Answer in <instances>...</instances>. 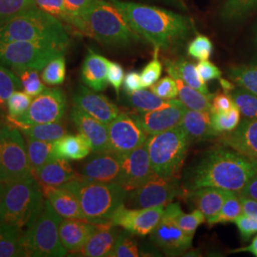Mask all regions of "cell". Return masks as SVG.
<instances>
[{
  "instance_id": "2e32d148",
  "label": "cell",
  "mask_w": 257,
  "mask_h": 257,
  "mask_svg": "<svg viewBox=\"0 0 257 257\" xmlns=\"http://www.w3.org/2000/svg\"><path fill=\"white\" fill-rule=\"evenodd\" d=\"M156 174L151 166L146 142L127 155L121 156V168L116 183L130 193Z\"/></svg>"
},
{
  "instance_id": "83f0119b",
  "label": "cell",
  "mask_w": 257,
  "mask_h": 257,
  "mask_svg": "<svg viewBox=\"0 0 257 257\" xmlns=\"http://www.w3.org/2000/svg\"><path fill=\"white\" fill-rule=\"evenodd\" d=\"M233 192L215 187H205L190 191L189 196L196 209L202 211L206 220H210L220 211L226 199Z\"/></svg>"
},
{
  "instance_id": "7c38bea8",
  "label": "cell",
  "mask_w": 257,
  "mask_h": 257,
  "mask_svg": "<svg viewBox=\"0 0 257 257\" xmlns=\"http://www.w3.org/2000/svg\"><path fill=\"white\" fill-rule=\"evenodd\" d=\"M67 108L65 93L61 89H45L32 101L27 111L19 117L7 116L12 126L18 124L35 125L58 122L63 118Z\"/></svg>"
},
{
  "instance_id": "44dd1931",
  "label": "cell",
  "mask_w": 257,
  "mask_h": 257,
  "mask_svg": "<svg viewBox=\"0 0 257 257\" xmlns=\"http://www.w3.org/2000/svg\"><path fill=\"white\" fill-rule=\"evenodd\" d=\"M219 137L223 146L257 161V119L245 118L233 131Z\"/></svg>"
},
{
  "instance_id": "7bdbcfd3",
  "label": "cell",
  "mask_w": 257,
  "mask_h": 257,
  "mask_svg": "<svg viewBox=\"0 0 257 257\" xmlns=\"http://www.w3.org/2000/svg\"><path fill=\"white\" fill-rule=\"evenodd\" d=\"M66 78V59L60 55L51 60L43 69L41 74L42 81L49 86H58L64 82Z\"/></svg>"
},
{
  "instance_id": "681fc988",
  "label": "cell",
  "mask_w": 257,
  "mask_h": 257,
  "mask_svg": "<svg viewBox=\"0 0 257 257\" xmlns=\"http://www.w3.org/2000/svg\"><path fill=\"white\" fill-rule=\"evenodd\" d=\"M33 96L25 92L16 91L7 101V107L9 110V116L19 117L27 111L33 101Z\"/></svg>"
},
{
  "instance_id": "836d02e7",
  "label": "cell",
  "mask_w": 257,
  "mask_h": 257,
  "mask_svg": "<svg viewBox=\"0 0 257 257\" xmlns=\"http://www.w3.org/2000/svg\"><path fill=\"white\" fill-rule=\"evenodd\" d=\"M19 128L22 135L26 138H33L47 142H55L67 135V128L60 121L47 124L24 125L18 124L14 126Z\"/></svg>"
},
{
  "instance_id": "e575fe53",
  "label": "cell",
  "mask_w": 257,
  "mask_h": 257,
  "mask_svg": "<svg viewBox=\"0 0 257 257\" xmlns=\"http://www.w3.org/2000/svg\"><path fill=\"white\" fill-rule=\"evenodd\" d=\"M127 95L128 103L138 111H151L182 104L179 99H164L145 89L127 93Z\"/></svg>"
},
{
  "instance_id": "db71d44e",
  "label": "cell",
  "mask_w": 257,
  "mask_h": 257,
  "mask_svg": "<svg viewBox=\"0 0 257 257\" xmlns=\"http://www.w3.org/2000/svg\"><path fill=\"white\" fill-rule=\"evenodd\" d=\"M124 77L125 74L123 67L117 62L110 61L108 68V82L114 89L117 95H119L120 89L124 81Z\"/></svg>"
},
{
  "instance_id": "6125c7cd",
  "label": "cell",
  "mask_w": 257,
  "mask_h": 257,
  "mask_svg": "<svg viewBox=\"0 0 257 257\" xmlns=\"http://www.w3.org/2000/svg\"><path fill=\"white\" fill-rule=\"evenodd\" d=\"M242 251L250 252V253H252L254 256L257 257V235L253 238V240L251 241V243H250L248 246H247V247L236 248V249H232V250H231V252H242Z\"/></svg>"
},
{
  "instance_id": "484cf974",
  "label": "cell",
  "mask_w": 257,
  "mask_h": 257,
  "mask_svg": "<svg viewBox=\"0 0 257 257\" xmlns=\"http://www.w3.org/2000/svg\"><path fill=\"white\" fill-rule=\"evenodd\" d=\"M179 125L186 132L191 143L219 137L211 126L210 111L187 109Z\"/></svg>"
},
{
  "instance_id": "003e7915",
  "label": "cell",
  "mask_w": 257,
  "mask_h": 257,
  "mask_svg": "<svg viewBox=\"0 0 257 257\" xmlns=\"http://www.w3.org/2000/svg\"><path fill=\"white\" fill-rule=\"evenodd\" d=\"M253 44H254V59H253V64L257 65V25L255 28V33H254V39H253Z\"/></svg>"
},
{
  "instance_id": "f5cc1de1",
  "label": "cell",
  "mask_w": 257,
  "mask_h": 257,
  "mask_svg": "<svg viewBox=\"0 0 257 257\" xmlns=\"http://www.w3.org/2000/svg\"><path fill=\"white\" fill-rule=\"evenodd\" d=\"M233 223L238 228L240 235L244 241H247L257 233V218L242 213L238 218L233 221Z\"/></svg>"
},
{
  "instance_id": "6f0895ef",
  "label": "cell",
  "mask_w": 257,
  "mask_h": 257,
  "mask_svg": "<svg viewBox=\"0 0 257 257\" xmlns=\"http://www.w3.org/2000/svg\"><path fill=\"white\" fill-rule=\"evenodd\" d=\"M95 0H65L67 9L72 15L78 18H82L83 15L87 12Z\"/></svg>"
},
{
  "instance_id": "816d5d0a",
  "label": "cell",
  "mask_w": 257,
  "mask_h": 257,
  "mask_svg": "<svg viewBox=\"0 0 257 257\" xmlns=\"http://www.w3.org/2000/svg\"><path fill=\"white\" fill-rule=\"evenodd\" d=\"M151 91L164 99H175L178 96V88L172 76H166L151 87Z\"/></svg>"
},
{
  "instance_id": "5bb4252c",
  "label": "cell",
  "mask_w": 257,
  "mask_h": 257,
  "mask_svg": "<svg viewBox=\"0 0 257 257\" xmlns=\"http://www.w3.org/2000/svg\"><path fill=\"white\" fill-rule=\"evenodd\" d=\"M110 151L125 156L147 142L146 133L138 125L130 112L121 111L119 115L108 124Z\"/></svg>"
},
{
  "instance_id": "ab89813d",
  "label": "cell",
  "mask_w": 257,
  "mask_h": 257,
  "mask_svg": "<svg viewBox=\"0 0 257 257\" xmlns=\"http://www.w3.org/2000/svg\"><path fill=\"white\" fill-rule=\"evenodd\" d=\"M240 116L241 112L234 105L227 111L211 113V126L219 136L222 134L230 133L238 126Z\"/></svg>"
},
{
  "instance_id": "f907efd6",
  "label": "cell",
  "mask_w": 257,
  "mask_h": 257,
  "mask_svg": "<svg viewBox=\"0 0 257 257\" xmlns=\"http://www.w3.org/2000/svg\"><path fill=\"white\" fill-rule=\"evenodd\" d=\"M157 53L158 50H156L155 58L144 67L140 74L143 89L151 88L154 84H156L159 80L162 74V64L157 58Z\"/></svg>"
},
{
  "instance_id": "bcb514c9",
  "label": "cell",
  "mask_w": 257,
  "mask_h": 257,
  "mask_svg": "<svg viewBox=\"0 0 257 257\" xmlns=\"http://www.w3.org/2000/svg\"><path fill=\"white\" fill-rule=\"evenodd\" d=\"M187 52L188 55L197 60H209L213 52V44L209 37L197 35L188 45Z\"/></svg>"
},
{
  "instance_id": "603a6c76",
  "label": "cell",
  "mask_w": 257,
  "mask_h": 257,
  "mask_svg": "<svg viewBox=\"0 0 257 257\" xmlns=\"http://www.w3.org/2000/svg\"><path fill=\"white\" fill-rule=\"evenodd\" d=\"M118 228L119 227L112 225L110 221L95 224V230L80 251L83 256H110L115 241L119 235Z\"/></svg>"
},
{
  "instance_id": "4fadbf2b",
  "label": "cell",
  "mask_w": 257,
  "mask_h": 257,
  "mask_svg": "<svg viewBox=\"0 0 257 257\" xmlns=\"http://www.w3.org/2000/svg\"><path fill=\"white\" fill-rule=\"evenodd\" d=\"M182 211L178 202L166 206L163 215L156 229L151 232V239L157 247L169 255L180 254L191 248L193 235L181 230L175 217Z\"/></svg>"
},
{
  "instance_id": "277c9868",
  "label": "cell",
  "mask_w": 257,
  "mask_h": 257,
  "mask_svg": "<svg viewBox=\"0 0 257 257\" xmlns=\"http://www.w3.org/2000/svg\"><path fill=\"white\" fill-rule=\"evenodd\" d=\"M82 19L88 28L89 37L105 46L126 48L142 38L111 1L95 0Z\"/></svg>"
},
{
  "instance_id": "7a4b0ae2",
  "label": "cell",
  "mask_w": 257,
  "mask_h": 257,
  "mask_svg": "<svg viewBox=\"0 0 257 257\" xmlns=\"http://www.w3.org/2000/svg\"><path fill=\"white\" fill-rule=\"evenodd\" d=\"M257 174V161L229 147L211 149L187 177L189 191L215 187L239 193Z\"/></svg>"
},
{
  "instance_id": "c3c4849f",
  "label": "cell",
  "mask_w": 257,
  "mask_h": 257,
  "mask_svg": "<svg viewBox=\"0 0 257 257\" xmlns=\"http://www.w3.org/2000/svg\"><path fill=\"white\" fill-rule=\"evenodd\" d=\"M206 221V217L204 216L202 211L198 209L194 210L191 213H185L181 211L176 217L175 222L178 227L186 233L193 235L196 229Z\"/></svg>"
},
{
  "instance_id": "f546056e",
  "label": "cell",
  "mask_w": 257,
  "mask_h": 257,
  "mask_svg": "<svg viewBox=\"0 0 257 257\" xmlns=\"http://www.w3.org/2000/svg\"><path fill=\"white\" fill-rule=\"evenodd\" d=\"M92 152L89 140L83 135L76 136L66 135L56 140L54 146L55 158H63L67 160H81L86 158Z\"/></svg>"
},
{
  "instance_id": "4316f807",
  "label": "cell",
  "mask_w": 257,
  "mask_h": 257,
  "mask_svg": "<svg viewBox=\"0 0 257 257\" xmlns=\"http://www.w3.org/2000/svg\"><path fill=\"white\" fill-rule=\"evenodd\" d=\"M33 175L41 186L49 187H62L64 184L79 176L74 173L69 160L63 158L51 160Z\"/></svg>"
},
{
  "instance_id": "9c48e42d",
  "label": "cell",
  "mask_w": 257,
  "mask_h": 257,
  "mask_svg": "<svg viewBox=\"0 0 257 257\" xmlns=\"http://www.w3.org/2000/svg\"><path fill=\"white\" fill-rule=\"evenodd\" d=\"M32 175L21 132L11 124H0V181L7 183Z\"/></svg>"
},
{
  "instance_id": "e0dca14e",
  "label": "cell",
  "mask_w": 257,
  "mask_h": 257,
  "mask_svg": "<svg viewBox=\"0 0 257 257\" xmlns=\"http://www.w3.org/2000/svg\"><path fill=\"white\" fill-rule=\"evenodd\" d=\"M121 168V156L109 151L94 153L79 168L80 177L91 181L116 183Z\"/></svg>"
},
{
  "instance_id": "52a82bcc",
  "label": "cell",
  "mask_w": 257,
  "mask_h": 257,
  "mask_svg": "<svg viewBox=\"0 0 257 257\" xmlns=\"http://www.w3.org/2000/svg\"><path fill=\"white\" fill-rule=\"evenodd\" d=\"M191 141L180 125L148 138L150 162L157 175L176 178Z\"/></svg>"
},
{
  "instance_id": "9f6ffc18",
  "label": "cell",
  "mask_w": 257,
  "mask_h": 257,
  "mask_svg": "<svg viewBox=\"0 0 257 257\" xmlns=\"http://www.w3.org/2000/svg\"><path fill=\"white\" fill-rule=\"evenodd\" d=\"M234 105L235 104L230 96V92H220L213 96L210 112H224L230 110Z\"/></svg>"
},
{
  "instance_id": "30bf717a",
  "label": "cell",
  "mask_w": 257,
  "mask_h": 257,
  "mask_svg": "<svg viewBox=\"0 0 257 257\" xmlns=\"http://www.w3.org/2000/svg\"><path fill=\"white\" fill-rule=\"evenodd\" d=\"M67 48L49 41H17L0 45V60L13 69L41 71L51 60L64 55Z\"/></svg>"
},
{
  "instance_id": "6da1fadb",
  "label": "cell",
  "mask_w": 257,
  "mask_h": 257,
  "mask_svg": "<svg viewBox=\"0 0 257 257\" xmlns=\"http://www.w3.org/2000/svg\"><path fill=\"white\" fill-rule=\"evenodd\" d=\"M110 1L119 9L134 31L158 51L175 49L193 32L191 19L171 10L132 1Z\"/></svg>"
},
{
  "instance_id": "cb8c5ba5",
  "label": "cell",
  "mask_w": 257,
  "mask_h": 257,
  "mask_svg": "<svg viewBox=\"0 0 257 257\" xmlns=\"http://www.w3.org/2000/svg\"><path fill=\"white\" fill-rule=\"evenodd\" d=\"M110 60L89 50L83 61L81 80L85 86L95 92H102L108 86V68Z\"/></svg>"
},
{
  "instance_id": "f35d334b",
  "label": "cell",
  "mask_w": 257,
  "mask_h": 257,
  "mask_svg": "<svg viewBox=\"0 0 257 257\" xmlns=\"http://www.w3.org/2000/svg\"><path fill=\"white\" fill-rule=\"evenodd\" d=\"M257 9V0H227L221 11V18L226 21L245 19Z\"/></svg>"
},
{
  "instance_id": "11a10c76",
  "label": "cell",
  "mask_w": 257,
  "mask_h": 257,
  "mask_svg": "<svg viewBox=\"0 0 257 257\" xmlns=\"http://www.w3.org/2000/svg\"><path fill=\"white\" fill-rule=\"evenodd\" d=\"M196 70L205 82H209L213 79H219L222 76L219 68L209 60L200 61L196 65Z\"/></svg>"
},
{
  "instance_id": "ac0fdd59",
  "label": "cell",
  "mask_w": 257,
  "mask_h": 257,
  "mask_svg": "<svg viewBox=\"0 0 257 257\" xmlns=\"http://www.w3.org/2000/svg\"><path fill=\"white\" fill-rule=\"evenodd\" d=\"M74 106L84 110L95 119L108 125L121 112L119 108L101 93L87 86H79L73 98Z\"/></svg>"
},
{
  "instance_id": "ee69618b",
  "label": "cell",
  "mask_w": 257,
  "mask_h": 257,
  "mask_svg": "<svg viewBox=\"0 0 257 257\" xmlns=\"http://www.w3.org/2000/svg\"><path fill=\"white\" fill-rule=\"evenodd\" d=\"M22 89V85L18 75L0 65V108L6 107L10 96Z\"/></svg>"
},
{
  "instance_id": "f1b7e54d",
  "label": "cell",
  "mask_w": 257,
  "mask_h": 257,
  "mask_svg": "<svg viewBox=\"0 0 257 257\" xmlns=\"http://www.w3.org/2000/svg\"><path fill=\"white\" fill-rule=\"evenodd\" d=\"M35 6L38 9L64 22L66 27L72 29L78 35L89 37V31L82 18L75 17L67 9L65 0H35Z\"/></svg>"
},
{
  "instance_id": "be15d7a7",
  "label": "cell",
  "mask_w": 257,
  "mask_h": 257,
  "mask_svg": "<svg viewBox=\"0 0 257 257\" xmlns=\"http://www.w3.org/2000/svg\"><path fill=\"white\" fill-rule=\"evenodd\" d=\"M157 1H160V2L167 4V5H170V6H174L178 9H186L183 0H157Z\"/></svg>"
},
{
  "instance_id": "d6a6232c",
  "label": "cell",
  "mask_w": 257,
  "mask_h": 257,
  "mask_svg": "<svg viewBox=\"0 0 257 257\" xmlns=\"http://www.w3.org/2000/svg\"><path fill=\"white\" fill-rule=\"evenodd\" d=\"M171 76L175 79L177 85L179 100L183 103L187 109L206 111L211 110V101L214 96L213 94H206L193 89L175 74H172Z\"/></svg>"
},
{
  "instance_id": "8fae6325",
  "label": "cell",
  "mask_w": 257,
  "mask_h": 257,
  "mask_svg": "<svg viewBox=\"0 0 257 257\" xmlns=\"http://www.w3.org/2000/svg\"><path fill=\"white\" fill-rule=\"evenodd\" d=\"M182 194L183 191L176 178L156 174L145 183L127 193L125 205L134 209L166 207Z\"/></svg>"
},
{
  "instance_id": "9a60e30c",
  "label": "cell",
  "mask_w": 257,
  "mask_h": 257,
  "mask_svg": "<svg viewBox=\"0 0 257 257\" xmlns=\"http://www.w3.org/2000/svg\"><path fill=\"white\" fill-rule=\"evenodd\" d=\"M165 207L134 209L125 203L120 205L113 212L110 222L112 225L122 228L134 235L145 236L151 234L161 219Z\"/></svg>"
},
{
  "instance_id": "d4e9b609",
  "label": "cell",
  "mask_w": 257,
  "mask_h": 257,
  "mask_svg": "<svg viewBox=\"0 0 257 257\" xmlns=\"http://www.w3.org/2000/svg\"><path fill=\"white\" fill-rule=\"evenodd\" d=\"M44 195L62 218L86 219L80 203L74 193L62 187L41 186Z\"/></svg>"
},
{
  "instance_id": "8992f818",
  "label": "cell",
  "mask_w": 257,
  "mask_h": 257,
  "mask_svg": "<svg viewBox=\"0 0 257 257\" xmlns=\"http://www.w3.org/2000/svg\"><path fill=\"white\" fill-rule=\"evenodd\" d=\"M62 188L75 194L86 219L94 224L110 222L113 212L125 203L128 193L117 183L91 181L80 176Z\"/></svg>"
},
{
  "instance_id": "8d00e7d4",
  "label": "cell",
  "mask_w": 257,
  "mask_h": 257,
  "mask_svg": "<svg viewBox=\"0 0 257 257\" xmlns=\"http://www.w3.org/2000/svg\"><path fill=\"white\" fill-rule=\"evenodd\" d=\"M231 81L257 95V65H241L228 71Z\"/></svg>"
},
{
  "instance_id": "f6af8a7d",
  "label": "cell",
  "mask_w": 257,
  "mask_h": 257,
  "mask_svg": "<svg viewBox=\"0 0 257 257\" xmlns=\"http://www.w3.org/2000/svg\"><path fill=\"white\" fill-rule=\"evenodd\" d=\"M110 257H138L140 251L134 234L127 230L121 231L115 241Z\"/></svg>"
},
{
  "instance_id": "b9f144b4",
  "label": "cell",
  "mask_w": 257,
  "mask_h": 257,
  "mask_svg": "<svg viewBox=\"0 0 257 257\" xmlns=\"http://www.w3.org/2000/svg\"><path fill=\"white\" fill-rule=\"evenodd\" d=\"M14 71L21 82L23 91L29 95L36 97L46 89L39 77V71L30 68H17Z\"/></svg>"
},
{
  "instance_id": "60d3db41",
  "label": "cell",
  "mask_w": 257,
  "mask_h": 257,
  "mask_svg": "<svg viewBox=\"0 0 257 257\" xmlns=\"http://www.w3.org/2000/svg\"><path fill=\"white\" fill-rule=\"evenodd\" d=\"M242 214V205L239 193H233L226 199L218 213L208 220L209 225L233 222Z\"/></svg>"
},
{
  "instance_id": "1f68e13d",
  "label": "cell",
  "mask_w": 257,
  "mask_h": 257,
  "mask_svg": "<svg viewBox=\"0 0 257 257\" xmlns=\"http://www.w3.org/2000/svg\"><path fill=\"white\" fill-rule=\"evenodd\" d=\"M22 237L19 228L0 222V257L27 256Z\"/></svg>"
},
{
  "instance_id": "680465c9",
  "label": "cell",
  "mask_w": 257,
  "mask_h": 257,
  "mask_svg": "<svg viewBox=\"0 0 257 257\" xmlns=\"http://www.w3.org/2000/svg\"><path fill=\"white\" fill-rule=\"evenodd\" d=\"M124 89L126 93L138 92L139 90L143 89L140 74L138 72H130L124 77Z\"/></svg>"
},
{
  "instance_id": "4dcf8cb0",
  "label": "cell",
  "mask_w": 257,
  "mask_h": 257,
  "mask_svg": "<svg viewBox=\"0 0 257 257\" xmlns=\"http://www.w3.org/2000/svg\"><path fill=\"white\" fill-rule=\"evenodd\" d=\"M166 69L170 75L175 74L182 81L199 92L209 94L211 93L206 82L200 77L196 70V66L192 62L180 58L176 61H166Z\"/></svg>"
},
{
  "instance_id": "91938a15",
  "label": "cell",
  "mask_w": 257,
  "mask_h": 257,
  "mask_svg": "<svg viewBox=\"0 0 257 257\" xmlns=\"http://www.w3.org/2000/svg\"><path fill=\"white\" fill-rule=\"evenodd\" d=\"M239 196H240V201L242 205V213L257 218L256 200L241 194H239Z\"/></svg>"
},
{
  "instance_id": "7402d4cb",
  "label": "cell",
  "mask_w": 257,
  "mask_h": 257,
  "mask_svg": "<svg viewBox=\"0 0 257 257\" xmlns=\"http://www.w3.org/2000/svg\"><path fill=\"white\" fill-rule=\"evenodd\" d=\"M94 230L95 224L90 221L65 218L59 227L61 243L68 251L80 252Z\"/></svg>"
},
{
  "instance_id": "d590c367",
  "label": "cell",
  "mask_w": 257,
  "mask_h": 257,
  "mask_svg": "<svg viewBox=\"0 0 257 257\" xmlns=\"http://www.w3.org/2000/svg\"><path fill=\"white\" fill-rule=\"evenodd\" d=\"M28 158L32 169V174L38 171L41 167L55 159L54 146L55 142L41 141L33 138H26Z\"/></svg>"
},
{
  "instance_id": "d6986e66",
  "label": "cell",
  "mask_w": 257,
  "mask_h": 257,
  "mask_svg": "<svg viewBox=\"0 0 257 257\" xmlns=\"http://www.w3.org/2000/svg\"><path fill=\"white\" fill-rule=\"evenodd\" d=\"M187 110L183 103L151 111L132 112L138 125L147 136H155L179 125Z\"/></svg>"
},
{
  "instance_id": "03108f58",
  "label": "cell",
  "mask_w": 257,
  "mask_h": 257,
  "mask_svg": "<svg viewBox=\"0 0 257 257\" xmlns=\"http://www.w3.org/2000/svg\"><path fill=\"white\" fill-rule=\"evenodd\" d=\"M5 191H6V182H1L0 181V211H1V208H2L3 200H4Z\"/></svg>"
},
{
  "instance_id": "ffe728a7",
  "label": "cell",
  "mask_w": 257,
  "mask_h": 257,
  "mask_svg": "<svg viewBox=\"0 0 257 257\" xmlns=\"http://www.w3.org/2000/svg\"><path fill=\"white\" fill-rule=\"evenodd\" d=\"M71 118L79 134L89 140L93 153L110 151L108 125L95 119L76 106L72 110Z\"/></svg>"
},
{
  "instance_id": "e7e4bbea",
  "label": "cell",
  "mask_w": 257,
  "mask_h": 257,
  "mask_svg": "<svg viewBox=\"0 0 257 257\" xmlns=\"http://www.w3.org/2000/svg\"><path fill=\"white\" fill-rule=\"evenodd\" d=\"M218 80L220 82L221 87H222L224 92H230L235 88V85L233 83L229 81V80H227V79L219 78Z\"/></svg>"
},
{
  "instance_id": "3957f363",
  "label": "cell",
  "mask_w": 257,
  "mask_h": 257,
  "mask_svg": "<svg viewBox=\"0 0 257 257\" xmlns=\"http://www.w3.org/2000/svg\"><path fill=\"white\" fill-rule=\"evenodd\" d=\"M38 40L53 42L65 48L70 44L64 24L36 6L0 24V45Z\"/></svg>"
},
{
  "instance_id": "5b68a950",
  "label": "cell",
  "mask_w": 257,
  "mask_h": 257,
  "mask_svg": "<svg viewBox=\"0 0 257 257\" xmlns=\"http://www.w3.org/2000/svg\"><path fill=\"white\" fill-rule=\"evenodd\" d=\"M41 185L34 175L6 183L0 222L19 228L23 233L37 220L44 207Z\"/></svg>"
},
{
  "instance_id": "7dc6e473",
  "label": "cell",
  "mask_w": 257,
  "mask_h": 257,
  "mask_svg": "<svg viewBox=\"0 0 257 257\" xmlns=\"http://www.w3.org/2000/svg\"><path fill=\"white\" fill-rule=\"evenodd\" d=\"M35 6V0H0V23Z\"/></svg>"
},
{
  "instance_id": "ba28073f",
  "label": "cell",
  "mask_w": 257,
  "mask_h": 257,
  "mask_svg": "<svg viewBox=\"0 0 257 257\" xmlns=\"http://www.w3.org/2000/svg\"><path fill=\"white\" fill-rule=\"evenodd\" d=\"M63 218L47 199L32 227L23 233L22 242L27 256H65L68 250L61 243L59 227Z\"/></svg>"
},
{
  "instance_id": "94428289",
  "label": "cell",
  "mask_w": 257,
  "mask_h": 257,
  "mask_svg": "<svg viewBox=\"0 0 257 257\" xmlns=\"http://www.w3.org/2000/svg\"><path fill=\"white\" fill-rule=\"evenodd\" d=\"M239 194L252 198L257 201V174L248 180V183L246 184Z\"/></svg>"
},
{
  "instance_id": "74e56055",
  "label": "cell",
  "mask_w": 257,
  "mask_h": 257,
  "mask_svg": "<svg viewBox=\"0 0 257 257\" xmlns=\"http://www.w3.org/2000/svg\"><path fill=\"white\" fill-rule=\"evenodd\" d=\"M230 96L246 118L257 119V95L243 87H235L230 92Z\"/></svg>"
}]
</instances>
